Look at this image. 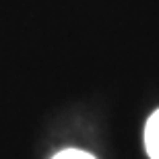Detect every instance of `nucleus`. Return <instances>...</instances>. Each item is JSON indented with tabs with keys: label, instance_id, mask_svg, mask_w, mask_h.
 <instances>
[{
	"label": "nucleus",
	"instance_id": "f257e3e1",
	"mask_svg": "<svg viewBox=\"0 0 159 159\" xmlns=\"http://www.w3.org/2000/svg\"><path fill=\"white\" fill-rule=\"evenodd\" d=\"M145 147L151 159H159V110L151 114L145 126Z\"/></svg>",
	"mask_w": 159,
	"mask_h": 159
},
{
	"label": "nucleus",
	"instance_id": "f03ea898",
	"mask_svg": "<svg viewBox=\"0 0 159 159\" xmlns=\"http://www.w3.org/2000/svg\"><path fill=\"white\" fill-rule=\"evenodd\" d=\"M54 159H95V157L91 153L79 151V149H66V151H60L58 155H54Z\"/></svg>",
	"mask_w": 159,
	"mask_h": 159
}]
</instances>
